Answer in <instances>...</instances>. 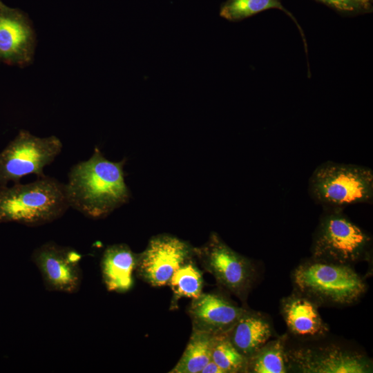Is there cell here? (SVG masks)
<instances>
[{"label":"cell","instance_id":"4","mask_svg":"<svg viewBox=\"0 0 373 373\" xmlns=\"http://www.w3.org/2000/svg\"><path fill=\"white\" fill-rule=\"evenodd\" d=\"M309 191L316 202L328 209L370 203L373 199V171L363 166L327 162L314 171Z\"/></svg>","mask_w":373,"mask_h":373},{"label":"cell","instance_id":"22","mask_svg":"<svg viewBox=\"0 0 373 373\" xmlns=\"http://www.w3.org/2000/svg\"><path fill=\"white\" fill-rule=\"evenodd\" d=\"M200 373H224V371L212 360L202 370Z\"/></svg>","mask_w":373,"mask_h":373},{"label":"cell","instance_id":"10","mask_svg":"<svg viewBox=\"0 0 373 373\" xmlns=\"http://www.w3.org/2000/svg\"><path fill=\"white\" fill-rule=\"evenodd\" d=\"M82 256L74 249L46 242L35 249L32 260L39 269L44 284L49 291L73 294L81 285Z\"/></svg>","mask_w":373,"mask_h":373},{"label":"cell","instance_id":"9","mask_svg":"<svg viewBox=\"0 0 373 373\" xmlns=\"http://www.w3.org/2000/svg\"><path fill=\"white\" fill-rule=\"evenodd\" d=\"M287 368L304 373H367L372 363L365 356L338 346L300 347L286 351Z\"/></svg>","mask_w":373,"mask_h":373},{"label":"cell","instance_id":"20","mask_svg":"<svg viewBox=\"0 0 373 373\" xmlns=\"http://www.w3.org/2000/svg\"><path fill=\"white\" fill-rule=\"evenodd\" d=\"M211 360L224 373L247 372L248 358L233 346L227 333L214 336Z\"/></svg>","mask_w":373,"mask_h":373},{"label":"cell","instance_id":"11","mask_svg":"<svg viewBox=\"0 0 373 373\" xmlns=\"http://www.w3.org/2000/svg\"><path fill=\"white\" fill-rule=\"evenodd\" d=\"M35 35L28 16L0 3V61L26 67L32 61Z\"/></svg>","mask_w":373,"mask_h":373},{"label":"cell","instance_id":"12","mask_svg":"<svg viewBox=\"0 0 373 373\" xmlns=\"http://www.w3.org/2000/svg\"><path fill=\"white\" fill-rule=\"evenodd\" d=\"M245 310L220 294L207 292L192 299L187 313L193 331L218 335L227 333Z\"/></svg>","mask_w":373,"mask_h":373},{"label":"cell","instance_id":"16","mask_svg":"<svg viewBox=\"0 0 373 373\" xmlns=\"http://www.w3.org/2000/svg\"><path fill=\"white\" fill-rule=\"evenodd\" d=\"M214 336L193 331L186 347L170 373H200L211 360Z\"/></svg>","mask_w":373,"mask_h":373},{"label":"cell","instance_id":"2","mask_svg":"<svg viewBox=\"0 0 373 373\" xmlns=\"http://www.w3.org/2000/svg\"><path fill=\"white\" fill-rule=\"evenodd\" d=\"M69 207L65 184L53 178L0 186V222L42 225L59 218Z\"/></svg>","mask_w":373,"mask_h":373},{"label":"cell","instance_id":"8","mask_svg":"<svg viewBox=\"0 0 373 373\" xmlns=\"http://www.w3.org/2000/svg\"><path fill=\"white\" fill-rule=\"evenodd\" d=\"M196 247L176 236L162 233L153 236L145 249L137 254V276L154 287L168 285L173 273L193 259Z\"/></svg>","mask_w":373,"mask_h":373},{"label":"cell","instance_id":"15","mask_svg":"<svg viewBox=\"0 0 373 373\" xmlns=\"http://www.w3.org/2000/svg\"><path fill=\"white\" fill-rule=\"evenodd\" d=\"M227 334L233 346L249 358L269 341L272 329L265 316L246 309Z\"/></svg>","mask_w":373,"mask_h":373},{"label":"cell","instance_id":"1","mask_svg":"<svg viewBox=\"0 0 373 373\" xmlns=\"http://www.w3.org/2000/svg\"><path fill=\"white\" fill-rule=\"evenodd\" d=\"M125 160L111 162L98 147L86 161L74 165L65 184L70 207L84 216L103 218L126 203L130 191L124 180Z\"/></svg>","mask_w":373,"mask_h":373},{"label":"cell","instance_id":"14","mask_svg":"<svg viewBox=\"0 0 373 373\" xmlns=\"http://www.w3.org/2000/svg\"><path fill=\"white\" fill-rule=\"evenodd\" d=\"M137 254L126 244L108 246L101 259L103 283L109 291L125 293L133 285Z\"/></svg>","mask_w":373,"mask_h":373},{"label":"cell","instance_id":"23","mask_svg":"<svg viewBox=\"0 0 373 373\" xmlns=\"http://www.w3.org/2000/svg\"><path fill=\"white\" fill-rule=\"evenodd\" d=\"M358 8H367L370 4V0H351Z\"/></svg>","mask_w":373,"mask_h":373},{"label":"cell","instance_id":"18","mask_svg":"<svg viewBox=\"0 0 373 373\" xmlns=\"http://www.w3.org/2000/svg\"><path fill=\"white\" fill-rule=\"evenodd\" d=\"M203 283L202 273L193 259L182 264L173 273L168 285L173 291L171 309H176L182 298H198L202 293Z\"/></svg>","mask_w":373,"mask_h":373},{"label":"cell","instance_id":"5","mask_svg":"<svg viewBox=\"0 0 373 373\" xmlns=\"http://www.w3.org/2000/svg\"><path fill=\"white\" fill-rule=\"evenodd\" d=\"M312 245V258L350 265L369 254L371 238L343 213L325 209Z\"/></svg>","mask_w":373,"mask_h":373},{"label":"cell","instance_id":"21","mask_svg":"<svg viewBox=\"0 0 373 373\" xmlns=\"http://www.w3.org/2000/svg\"><path fill=\"white\" fill-rule=\"evenodd\" d=\"M338 10L351 12L357 6L351 0H318Z\"/></svg>","mask_w":373,"mask_h":373},{"label":"cell","instance_id":"6","mask_svg":"<svg viewBox=\"0 0 373 373\" xmlns=\"http://www.w3.org/2000/svg\"><path fill=\"white\" fill-rule=\"evenodd\" d=\"M62 144L54 136L39 137L21 130L0 153V186L19 182L23 176H44V169L60 153Z\"/></svg>","mask_w":373,"mask_h":373},{"label":"cell","instance_id":"19","mask_svg":"<svg viewBox=\"0 0 373 373\" xmlns=\"http://www.w3.org/2000/svg\"><path fill=\"white\" fill-rule=\"evenodd\" d=\"M279 9L288 15L304 34L294 16L281 4L280 0H227L220 10V17L230 21H238L268 9Z\"/></svg>","mask_w":373,"mask_h":373},{"label":"cell","instance_id":"13","mask_svg":"<svg viewBox=\"0 0 373 373\" xmlns=\"http://www.w3.org/2000/svg\"><path fill=\"white\" fill-rule=\"evenodd\" d=\"M317 304L299 291L283 298L281 314L292 334L303 338H320L327 334L329 329L318 311Z\"/></svg>","mask_w":373,"mask_h":373},{"label":"cell","instance_id":"24","mask_svg":"<svg viewBox=\"0 0 373 373\" xmlns=\"http://www.w3.org/2000/svg\"><path fill=\"white\" fill-rule=\"evenodd\" d=\"M2 1L0 0V3H1Z\"/></svg>","mask_w":373,"mask_h":373},{"label":"cell","instance_id":"7","mask_svg":"<svg viewBox=\"0 0 373 373\" xmlns=\"http://www.w3.org/2000/svg\"><path fill=\"white\" fill-rule=\"evenodd\" d=\"M195 256L217 283L244 300L254 281L255 269L251 260L228 246L216 232L196 247Z\"/></svg>","mask_w":373,"mask_h":373},{"label":"cell","instance_id":"17","mask_svg":"<svg viewBox=\"0 0 373 373\" xmlns=\"http://www.w3.org/2000/svg\"><path fill=\"white\" fill-rule=\"evenodd\" d=\"M286 335L267 341L248 358L247 372L284 373L288 368L286 361Z\"/></svg>","mask_w":373,"mask_h":373},{"label":"cell","instance_id":"3","mask_svg":"<svg viewBox=\"0 0 373 373\" xmlns=\"http://www.w3.org/2000/svg\"><path fill=\"white\" fill-rule=\"evenodd\" d=\"M292 278L298 291L317 303L350 305L365 294L367 287L350 265L313 258L298 266Z\"/></svg>","mask_w":373,"mask_h":373}]
</instances>
